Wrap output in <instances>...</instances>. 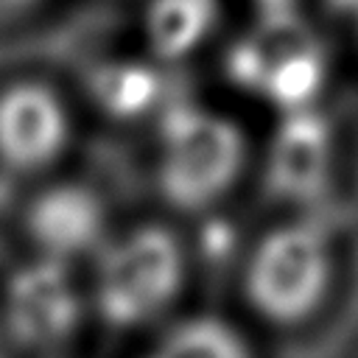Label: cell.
Here are the masks:
<instances>
[{
    "mask_svg": "<svg viewBox=\"0 0 358 358\" xmlns=\"http://www.w3.org/2000/svg\"><path fill=\"white\" fill-rule=\"evenodd\" d=\"M246 165L243 129L201 103L176 101L159 117L157 185L162 199L185 213L221 201Z\"/></svg>",
    "mask_w": 358,
    "mask_h": 358,
    "instance_id": "obj_1",
    "label": "cell"
},
{
    "mask_svg": "<svg viewBox=\"0 0 358 358\" xmlns=\"http://www.w3.org/2000/svg\"><path fill=\"white\" fill-rule=\"evenodd\" d=\"M333 246L310 221L268 229L243 266V296L268 324L296 327L313 319L333 288Z\"/></svg>",
    "mask_w": 358,
    "mask_h": 358,
    "instance_id": "obj_2",
    "label": "cell"
},
{
    "mask_svg": "<svg viewBox=\"0 0 358 358\" xmlns=\"http://www.w3.org/2000/svg\"><path fill=\"white\" fill-rule=\"evenodd\" d=\"M185 282V249L159 224H143L112 241L98 260L92 296L98 316L117 330H131L162 316Z\"/></svg>",
    "mask_w": 358,
    "mask_h": 358,
    "instance_id": "obj_3",
    "label": "cell"
},
{
    "mask_svg": "<svg viewBox=\"0 0 358 358\" xmlns=\"http://www.w3.org/2000/svg\"><path fill=\"white\" fill-rule=\"evenodd\" d=\"M227 76L280 109L299 112L322 84L324 59L291 14H274L266 17L263 31L229 48Z\"/></svg>",
    "mask_w": 358,
    "mask_h": 358,
    "instance_id": "obj_4",
    "label": "cell"
},
{
    "mask_svg": "<svg viewBox=\"0 0 358 358\" xmlns=\"http://www.w3.org/2000/svg\"><path fill=\"white\" fill-rule=\"evenodd\" d=\"M81 294L64 260L39 255L20 266L6 285V327L31 350L64 344L81 322Z\"/></svg>",
    "mask_w": 358,
    "mask_h": 358,
    "instance_id": "obj_5",
    "label": "cell"
},
{
    "mask_svg": "<svg viewBox=\"0 0 358 358\" xmlns=\"http://www.w3.org/2000/svg\"><path fill=\"white\" fill-rule=\"evenodd\" d=\"M70 140V112L42 81H14L0 90V165L36 173L53 165Z\"/></svg>",
    "mask_w": 358,
    "mask_h": 358,
    "instance_id": "obj_6",
    "label": "cell"
},
{
    "mask_svg": "<svg viewBox=\"0 0 358 358\" xmlns=\"http://www.w3.org/2000/svg\"><path fill=\"white\" fill-rule=\"evenodd\" d=\"M25 227L39 255L67 263L101 241L103 204L90 187L62 182L45 187L28 204Z\"/></svg>",
    "mask_w": 358,
    "mask_h": 358,
    "instance_id": "obj_7",
    "label": "cell"
},
{
    "mask_svg": "<svg viewBox=\"0 0 358 358\" xmlns=\"http://www.w3.org/2000/svg\"><path fill=\"white\" fill-rule=\"evenodd\" d=\"M327 154H330V140L324 123L308 109L288 112L271 145V162H268L271 187L285 196L313 193L327 171Z\"/></svg>",
    "mask_w": 358,
    "mask_h": 358,
    "instance_id": "obj_8",
    "label": "cell"
},
{
    "mask_svg": "<svg viewBox=\"0 0 358 358\" xmlns=\"http://www.w3.org/2000/svg\"><path fill=\"white\" fill-rule=\"evenodd\" d=\"M218 0H148L143 36L154 59L182 62L213 34Z\"/></svg>",
    "mask_w": 358,
    "mask_h": 358,
    "instance_id": "obj_9",
    "label": "cell"
},
{
    "mask_svg": "<svg viewBox=\"0 0 358 358\" xmlns=\"http://www.w3.org/2000/svg\"><path fill=\"white\" fill-rule=\"evenodd\" d=\"M92 101L117 120L145 115L162 95V78L148 62L117 59L106 62L90 76Z\"/></svg>",
    "mask_w": 358,
    "mask_h": 358,
    "instance_id": "obj_10",
    "label": "cell"
},
{
    "mask_svg": "<svg viewBox=\"0 0 358 358\" xmlns=\"http://www.w3.org/2000/svg\"><path fill=\"white\" fill-rule=\"evenodd\" d=\"M157 358H252L246 341L232 324L215 316L179 322L154 352Z\"/></svg>",
    "mask_w": 358,
    "mask_h": 358,
    "instance_id": "obj_11",
    "label": "cell"
},
{
    "mask_svg": "<svg viewBox=\"0 0 358 358\" xmlns=\"http://www.w3.org/2000/svg\"><path fill=\"white\" fill-rule=\"evenodd\" d=\"M266 11V17H274V14H288V3L291 0H257Z\"/></svg>",
    "mask_w": 358,
    "mask_h": 358,
    "instance_id": "obj_12",
    "label": "cell"
},
{
    "mask_svg": "<svg viewBox=\"0 0 358 358\" xmlns=\"http://www.w3.org/2000/svg\"><path fill=\"white\" fill-rule=\"evenodd\" d=\"M34 0H0V11H14V8H22V6H31Z\"/></svg>",
    "mask_w": 358,
    "mask_h": 358,
    "instance_id": "obj_13",
    "label": "cell"
},
{
    "mask_svg": "<svg viewBox=\"0 0 358 358\" xmlns=\"http://www.w3.org/2000/svg\"><path fill=\"white\" fill-rule=\"evenodd\" d=\"M148 358H157V355H148Z\"/></svg>",
    "mask_w": 358,
    "mask_h": 358,
    "instance_id": "obj_14",
    "label": "cell"
}]
</instances>
